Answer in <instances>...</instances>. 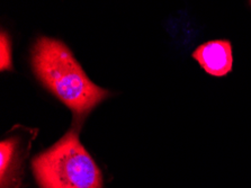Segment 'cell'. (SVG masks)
<instances>
[{"label":"cell","mask_w":251,"mask_h":188,"mask_svg":"<svg viewBox=\"0 0 251 188\" xmlns=\"http://www.w3.org/2000/svg\"><path fill=\"white\" fill-rule=\"evenodd\" d=\"M32 67L44 87L78 116L88 114L109 94L91 81L70 49L55 38L43 36L35 42Z\"/></svg>","instance_id":"cell-1"},{"label":"cell","mask_w":251,"mask_h":188,"mask_svg":"<svg viewBox=\"0 0 251 188\" xmlns=\"http://www.w3.org/2000/svg\"><path fill=\"white\" fill-rule=\"evenodd\" d=\"M33 172L41 188H101L102 175L78 134L69 132L35 157Z\"/></svg>","instance_id":"cell-2"},{"label":"cell","mask_w":251,"mask_h":188,"mask_svg":"<svg viewBox=\"0 0 251 188\" xmlns=\"http://www.w3.org/2000/svg\"><path fill=\"white\" fill-rule=\"evenodd\" d=\"M193 57L206 74L213 77H224L230 74L233 66L232 45L226 40L208 41L196 48Z\"/></svg>","instance_id":"cell-3"},{"label":"cell","mask_w":251,"mask_h":188,"mask_svg":"<svg viewBox=\"0 0 251 188\" xmlns=\"http://www.w3.org/2000/svg\"><path fill=\"white\" fill-rule=\"evenodd\" d=\"M17 141L16 139L2 140L0 143V176L1 188L10 186L11 180H15L17 163Z\"/></svg>","instance_id":"cell-4"},{"label":"cell","mask_w":251,"mask_h":188,"mask_svg":"<svg viewBox=\"0 0 251 188\" xmlns=\"http://www.w3.org/2000/svg\"><path fill=\"white\" fill-rule=\"evenodd\" d=\"M0 68L1 71L13 70V63H11V45L10 38L6 32H1L0 35Z\"/></svg>","instance_id":"cell-5"},{"label":"cell","mask_w":251,"mask_h":188,"mask_svg":"<svg viewBox=\"0 0 251 188\" xmlns=\"http://www.w3.org/2000/svg\"><path fill=\"white\" fill-rule=\"evenodd\" d=\"M250 5H251V0H250Z\"/></svg>","instance_id":"cell-6"}]
</instances>
